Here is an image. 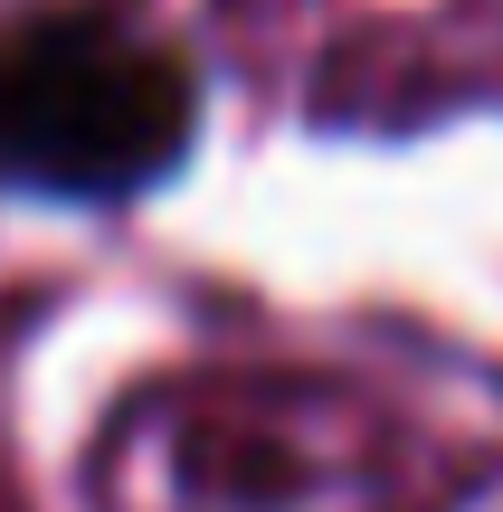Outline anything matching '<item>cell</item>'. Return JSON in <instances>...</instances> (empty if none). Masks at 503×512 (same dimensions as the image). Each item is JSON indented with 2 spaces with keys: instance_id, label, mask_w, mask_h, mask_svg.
<instances>
[{
  "instance_id": "1",
  "label": "cell",
  "mask_w": 503,
  "mask_h": 512,
  "mask_svg": "<svg viewBox=\"0 0 503 512\" xmlns=\"http://www.w3.org/2000/svg\"><path fill=\"white\" fill-rule=\"evenodd\" d=\"M181 67L124 19H48L0 48V152L76 190L143 181L181 143Z\"/></svg>"
}]
</instances>
